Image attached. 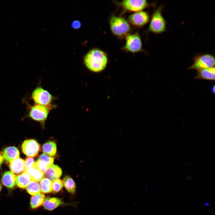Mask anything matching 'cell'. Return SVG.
Segmentation results:
<instances>
[{"label":"cell","instance_id":"cell-1","mask_svg":"<svg viewBox=\"0 0 215 215\" xmlns=\"http://www.w3.org/2000/svg\"><path fill=\"white\" fill-rule=\"evenodd\" d=\"M108 62V56L102 50L92 49L84 56L83 62L86 68L90 71L99 73L103 71L106 67Z\"/></svg>","mask_w":215,"mask_h":215},{"label":"cell","instance_id":"cell-2","mask_svg":"<svg viewBox=\"0 0 215 215\" xmlns=\"http://www.w3.org/2000/svg\"><path fill=\"white\" fill-rule=\"evenodd\" d=\"M110 30L112 33L118 37L127 35L130 30L129 23L124 18L113 15L109 20Z\"/></svg>","mask_w":215,"mask_h":215},{"label":"cell","instance_id":"cell-3","mask_svg":"<svg viewBox=\"0 0 215 215\" xmlns=\"http://www.w3.org/2000/svg\"><path fill=\"white\" fill-rule=\"evenodd\" d=\"M162 6H160L154 11L149 24L148 31L159 34L165 31L166 23L162 13Z\"/></svg>","mask_w":215,"mask_h":215},{"label":"cell","instance_id":"cell-4","mask_svg":"<svg viewBox=\"0 0 215 215\" xmlns=\"http://www.w3.org/2000/svg\"><path fill=\"white\" fill-rule=\"evenodd\" d=\"M55 107V105L51 107H47L35 104L30 106L27 115L33 120L44 124L50 111Z\"/></svg>","mask_w":215,"mask_h":215},{"label":"cell","instance_id":"cell-5","mask_svg":"<svg viewBox=\"0 0 215 215\" xmlns=\"http://www.w3.org/2000/svg\"><path fill=\"white\" fill-rule=\"evenodd\" d=\"M31 98L36 104L47 107H51L52 103L56 99L47 90L41 86L36 87L31 94Z\"/></svg>","mask_w":215,"mask_h":215},{"label":"cell","instance_id":"cell-6","mask_svg":"<svg viewBox=\"0 0 215 215\" xmlns=\"http://www.w3.org/2000/svg\"><path fill=\"white\" fill-rule=\"evenodd\" d=\"M215 58L212 55L205 54L196 57L189 70H200L214 67Z\"/></svg>","mask_w":215,"mask_h":215},{"label":"cell","instance_id":"cell-7","mask_svg":"<svg viewBox=\"0 0 215 215\" xmlns=\"http://www.w3.org/2000/svg\"><path fill=\"white\" fill-rule=\"evenodd\" d=\"M125 44L122 49L127 52L136 53L142 50V43L139 34L135 33L127 35Z\"/></svg>","mask_w":215,"mask_h":215},{"label":"cell","instance_id":"cell-8","mask_svg":"<svg viewBox=\"0 0 215 215\" xmlns=\"http://www.w3.org/2000/svg\"><path fill=\"white\" fill-rule=\"evenodd\" d=\"M119 4L125 10L136 12L145 9L148 3L146 0H124Z\"/></svg>","mask_w":215,"mask_h":215},{"label":"cell","instance_id":"cell-9","mask_svg":"<svg viewBox=\"0 0 215 215\" xmlns=\"http://www.w3.org/2000/svg\"><path fill=\"white\" fill-rule=\"evenodd\" d=\"M22 152L30 157L37 156L40 150V146L35 140L30 139L25 140L22 145Z\"/></svg>","mask_w":215,"mask_h":215},{"label":"cell","instance_id":"cell-10","mask_svg":"<svg viewBox=\"0 0 215 215\" xmlns=\"http://www.w3.org/2000/svg\"><path fill=\"white\" fill-rule=\"evenodd\" d=\"M149 19L148 13L142 10L131 14L128 17L129 23L137 27H141L146 24Z\"/></svg>","mask_w":215,"mask_h":215},{"label":"cell","instance_id":"cell-11","mask_svg":"<svg viewBox=\"0 0 215 215\" xmlns=\"http://www.w3.org/2000/svg\"><path fill=\"white\" fill-rule=\"evenodd\" d=\"M9 167L11 172L16 174H21L26 170L25 161L19 158L10 162Z\"/></svg>","mask_w":215,"mask_h":215},{"label":"cell","instance_id":"cell-12","mask_svg":"<svg viewBox=\"0 0 215 215\" xmlns=\"http://www.w3.org/2000/svg\"><path fill=\"white\" fill-rule=\"evenodd\" d=\"M19 152L18 148L14 146H10L4 149L2 153V156L6 161L10 162L18 158L19 156Z\"/></svg>","mask_w":215,"mask_h":215},{"label":"cell","instance_id":"cell-13","mask_svg":"<svg viewBox=\"0 0 215 215\" xmlns=\"http://www.w3.org/2000/svg\"><path fill=\"white\" fill-rule=\"evenodd\" d=\"M16 176L11 171L5 172L1 178L2 184L8 188H13L16 184Z\"/></svg>","mask_w":215,"mask_h":215},{"label":"cell","instance_id":"cell-14","mask_svg":"<svg viewBox=\"0 0 215 215\" xmlns=\"http://www.w3.org/2000/svg\"><path fill=\"white\" fill-rule=\"evenodd\" d=\"M45 173L47 178L53 181L61 176L62 171L58 165L52 164L49 167Z\"/></svg>","mask_w":215,"mask_h":215},{"label":"cell","instance_id":"cell-15","mask_svg":"<svg viewBox=\"0 0 215 215\" xmlns=\"http://www.w3.org/2000/svg\"><path fill=\"white\" fill-rule=\"evenodd\" d=\"M194 79L214 81L215 80L214 67L202 69L198 71V73Z\"/></svg>","mask_w":215,"mask_h":215},{"label":"cell","instance_id":"cell-16","mask_svg":"<svg viewBox=\"0 0 215 215\" xmlns=\"http://www.w3.org/2000/svg\"><path fill=\"white\" fill-rule=\"evenodd\" d=\"M32 180L30 176L25 172L16 176V183L21 188H26Z\"/></svg>","mask_w":215,"mask_h":215},{"label":"cell","instance_id":"cell-17","mask_svg":"<svg viewBox=\"0 0 215 215\" xmlns=\"http://www.w3.org/2000/svg\"><path fill=\"white\" fill-rule=\"evenodd\" d=\"M62 203L61 200L56 197H48L44 199L43 206L48 210H53Z\"/></svg>","mask_w":215,"mask_h":215},{"label":"cell","instance_id":"cell-18","mask_svg":"<svg viewBox=\"0 0 215 215\" xmlns=\"http://www.w3.org/2000/svg\"><path fill=\"white\" fill-rule=\"evenodd\" d=\"M42 150L44 153L50 156H53L56 153V145L53 141H48L43 145Z\"/></svg>","mask_w":215,"mask_h":215},{"label":"cell","instance_id":"cell-19","mask_svg":"<svg viewBox=\"0 0 215 215\" xmlns=\"http://www.w3.org/2000/svg\"><path fill=\"white\" fill-rule=\"evenodd\" d=\"M25 172L30 176L32 180L37 182L40 181L44 176V173L33 166L26 169Z\"/></svg>","mask_w":215,"mask_h":215},{"label":"cell","instance_id":"cell-20","mask_svg":"<svg viewBox=\"0 0 215 215\" xmlns=\"http://www.w3.org/2000/svg\"><path fill=\"white\" fill-rule=\"evenodd\" d=\"M45 196L43 194H40L31 197L30 205L33 208H36L41 205L44 202Z\"/></svg>","mask_w":215,"mask_h":215},{"label":"cell","instance_id":"cell-21","mask_svg":"<svg viewBox=\"0 0 215 215\" xmlns=\"http://www.w3.org/2000/svg\"><path fill=\"white\" fill-rule=\"evenodd\" d=\"M26 189L28 193L32 195H36L40 194V185L38 182L32 180L27 186Z\"/></svg>","mask_w":215,"mask_h":215},{"label":"cell","instance_id":"cell-22","mask_svg":"<svg viewBox=\"0 0 215 215\" xmlns=\"http://www.w3.org/2000/svg\"><path fill=\"white\" fill-rule=\"evenodd\" d=\"M63 182L65 188L68 191L72 193L75 192L76 188V184L70 176H65L63 178Z\"/></svg>","mask_w":215,"mask_h":215},{"label":"cell","instance_id":"cell-23","mask_svg":"<svg viewBox=\"0 0 215 215\" xmlns=\"http://www.w3.org/2000/svg\"><path fill=\"white\" fill-rule=\"evenodd\" d=\"M41 191L44 193H48L52 191V182L46 178H42L40 181Z\"/></svg>","mask_w":215,"mask_h":215},{"label":"cell","instance_id":"cell-24","mask_svg":"<svg viewBox=\"0 0 215 215\" xmlns=\"http://www.w3.org/2000/svg\"><path fill=\"white\" fill-rule=\"evenodd\" d=\"M33 166L44 173L50 166L44 161L38 159L34 162Z\"/></svg>","mask_w":215,"mask_h":215},{"label":"cell","instance_id":"cell-25","mask_svg":"<svg viewBox=\"0 0 215 215\" xmlns=\"http://www.w3.org/2000/svg\"><path fill=\"white\" fill-rule=\"evenodd\" d=\"M63 186V183L61 180L57 179L53 181L52 183V190L54 193H56L60 191Z\"/></svg>","mask_w":215,"mask_h":215},{"label":"cell","instance_id":"cell-26","mask_svg":"<svg viewBox=\"0 0 215 215\" xmlns=\"http://www.w3.org/2000/svg\"><path fill=\"white\" fill-rule=\"evenodd\" d=\"M39 159L44 161L49 166L52 165L54 162L53 158L43 153L39 156Z\"/></svg>","mask_w":215,"mask_h":215},{"label":"cell","instance_id":"cell-27","mask_svg":"<svg viewBox=\"0 0 215 215\" xmlns=\"http://www.w3.org/2000/svg\"><path fill=\"white\" fill-rule=\"evenodd\" d=\"M26 169H29L33 166L34 159L32 157H29L26 158L25 161Z\"/></svg>","mask_w":215,"mask_h":215},{"label":"cell","instance_id":"cell-28","mask_svg":"<svg viewBox=\"0 0 215 215\" xmlns=\"http://www.w3.org/2000/svg\"><path fill=\"white\" fill-rule=\"evenodd\" d=\"M81 26V23L78 20L74 21L72 23L71 26L74 29H79L80 27Z\"/></svg>","mask_w":215,"mask_h":215},{"label":"cell","instance_id":"cell-29","mask_svg":"<svg viewBox=\"0 0 215 215\" xmlns=\"http://www.w3.org/2000/svg\"><path fill=\"white\" fill-rule=\"evenodd\" d=\"M4 159L2 156L0 154V167L3 162Z\"/></svg>","mask_w":215,"mask_h":215},{"label":"cell","instance_id":"cell-30","mask_svg":"<svg viewBox=\"0 0 215 215\" xmlns=\"http://www.w3.org/2000/svg\"><path fill=\"white\" fill-rule=\"evenodd\" d=\"M211 90L212 93H215V86L214 85L211 88Z\"/></svg>","mask_w":215,"mask_h":215},{"label":"cell","instance_id":"cell-31","mask_svg":"<svg viewBox=\"0 0 215 215\" xmlns=\"http://www.w3.org/2000/svg\"><path fill=\"white\" fill-rule=\"evenodd\" d=\"M1 189H2V186H1V185L0 184V192H1Z\"/></svg>","mask_w":215,"mask_h":215}]
</instances>
